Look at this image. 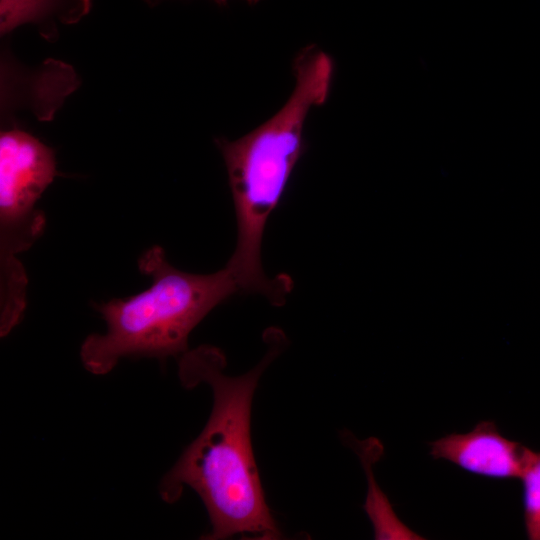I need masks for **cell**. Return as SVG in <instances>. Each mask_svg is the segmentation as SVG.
Instances as JSON below:
<instances>
[{
    "mask_svg": "<svg viewBox=\"0 0 540 540\" xmlns=\"http://www.w3.org/2000/svg\"><path fill=\"white\" fill-rule=\"evenodd\" d=\"M262 360L240 376L225 373L226 357L217 347L201 345L179 357L183 386L209 385L213 394L210 417L199 436L184 450L162 479L159 492L176 502L185 487L202 499L211 522L204 539L253 534L280 538V530L266 503L250 436L251 406L258 381L287 344L284 333L268 328Z\"/></svg>",
    "mask_w": 540,
    "mask_h": 540,
    "instance_id": "obj_1",
    "label": "cell"
},
{
    "mask_svg": "<svg viewBox=\"0 0 540 540\" xmlns=\"http://www.w3.org/2000/svg\"><path fill=\"white\" fill-rule=\"evenodd\" d=\"M293 70V91L275 115L237 140L218 142L237 225L235 249L225 267L240 293L264 296L276 306L285 303L293 280L284 273L265 274L261 257L265 226L304 151L307 115L329 95L334 66L325 52L308 46L295 58Z\"/></svg>",
    "mask_w": 540,
    "mask_h": 540,
    "instance_id": "obj_2",
    "label": "cell"
},
{
    "mask_svg": "<svg viewBox=\"0 0 540 540\" xmlns=\"http://www.w3.org/2000/svg\"><path fill=\"white\" fill-rule=\"evenodd\" d=\"M139 269L151 286L125 299L95 303L106 323L102 334L81 345L83 366L95 375L110 372L124 357H180L191 331L217 305L240 293L230 271L194 274L172 266L159 246L140 257Z\"/></svg>",
    "mask_w": 540,
    "mask_h": 540,
    "instance_id": "obj_3",
    "label": "cell"
},
{
    "mask_svg": "<svg viewBox=\"0 0 540 540\" xmlns=\"http://www.w3.org/2000/svg\"><path fill=\"white\" fill-rule=\"evenodd\" d=\"M431 456L491 478H520L527 447L505 438L494 422L481 421L465 434L452 433L429 443Z\"/></svg>",
    "mask_w": 540,
    "mask_h": 540,
    "instance_id": "obj_4",
    "label": "cell"
},
{
    "mask_svg": "<svg viewBox=\"0 0 540 540\" xmlns=\"http://www.w3.org/2000/svg\"><path fill=\"white\" fill-rule=\"evenodd\" d=\"M366 466L369 478V494L364 506L375 530L376 539L414 538L413 532L404 527L394 515L384 494L376 485L371 473V463L380 455L382 447L376 439L359 443L349 441Z\"/></svg>",
    "mask_w": 540,
    "mask_h": 540,
    "instance_id": "obj_5",
    "label": "cell"
},
{
    "mask_svg": "<svg viewBox=\"0 0 540 540\" xmlns=\"http://www.w3.org/2000/svg\"><path fill=\"white\" fill-rule=\"evenodd\" d=\"M520 478L526 534L530 540H540V452L527 448Z\"/></svg>",
    "mask_w": 540,
    "mask_h": 540,
    "instance_id": "obj_6",
    "label": "cell"
},
{
    "mask_svg": "<svg viewBox=\"0 0 540 540\" xmlns=\"http://www.w3.org/2000/svg\"><path fill=\"white\" fill-rule=\"evenodd\" d=\"M50 0H2V29L37 16L46 9Z\"/></svg>",
    "mask_w": 540,
    "mask_h": 540,
    "instance_id": "obj_7",
    "label": "cell"
},
{
    "mask_svg": "<svg viewBox=\"0 0 540 540\" xmlns=\"http://www.w3.org/2000/svg\"><path fill=\"white\" fill-rule=\"evenodd\" d=\"M217 1L218 3H225L227 0H215Z\"/></svg>",
    "mask_w": 540,
    "mask_h": 540,
    "instance_id": "obj_8",
    "label": "cell"
}]
</instances>
